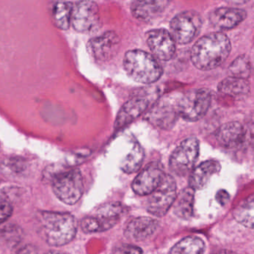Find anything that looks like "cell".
Segmentation results:
<instances>
[{
  "label": "cell",
  "mask_w": 254,
  "mask_h": 254,
  "mask_svg": "<svg viewBox=\"0 0 254 254\" xmlns=\"http://www.w3.org/2000/svg\"><path fill=\"white\" fill-rule=\"evenodd\" d=\"M231 52V44L227 35L214 32L200 38L191 50V62L196 68L207 71L222 64Z\"/></svg>",
  "instance_id": "cell-1"
},
{
  "label": "cell",
  "mask_w": 254,
  "mask_h": 254,
  "mask_svg": "<svg viewBox=\"0 0 254 254\" xmlns=\"http://www.w3.org/2000/svg\"><path fill=\"white\" fill-rule=\"evenodd\" d=\"M38 220L43 239L50 246H64L76 236L78 223L72 214L44 211Z\"/></svg>",
  "instance_id": "cell-2"
},
{
  "label": "cell",
  "mask_w": 254,
  "mask_h": 254,
  "mask_svg": "<svg viewBox=\"0 0 254 254\" xmlns=\"http://www.w3.org/2000/svg\"><path fill=\"white\" fill-rule=\"evenodd\" d=\"M123 66L136 82L151 84L160 79L163 69L155 58L142 50H130L125 54Z\"/></svg>",
  "instance_id": "cell-3"
},
{
  "label": "cell",
  "mask_w": 254,
  "mask_h": 254,
  "mask_svg": "<svg viewBox=\"0 0 254 254\" xmlns=\"http://www.w3.org/2000/svg\"><path fill=\"white\" fill-rule=\"evenodd\" d=\"M52 187L61 201L67 205L75 204L84 193L82 175L78 169L62 171L53 177Z\"/></svg>",
  "instance_id": "cell-4"
},
{
  "label": "cell",
  "mask_w": 254,
  "mask_h": 254,
  "mask_svg": "<svg viewBox=\"0 0 254 254\" xmlns=\"http://www.w3.org/2000/svg\"><path fill=\"white\" fill-rule=\"evenodd\" d=\"M158 95L157 89L146 88L130 98L120 108L114 123V128L120 130L133 123L149 109V107L158 99Z\"/></svg>",
  "instance_id": "cell-5"
},
{
  "label": "cell",
  "mask_w": 254,
  "mask_h": 254,
  "mask_svg": "<svg viewBox=\"0 0 254 254\" xmlns=\"http://www.w3.org/2000/svg\"><path fill=\"white\" fill-rule=\"evenodd\" d=\"M212 94L207 89H197L178 96L180 117L186 121L196 122L204 117L210 107Z\"/></svg>",
  "instance_id": "cell-6"
},
{
  "label": "cell",
  "mask_w": 254,
  "mask_h": 254,
  "mask_svg": "<svg viewBox=\"0 0 254 254\" xmlns=\"http://www.w3.org/2000/svg\"><path fill=\"white\" fill-rule=\"evenodd\" d=\"M178 101V96L172 95L157 99L145 114V120L158 128H172L180 117Z\"/></svg>",
  "instance_id": "cell-7"
},
{
  "label": "cell",
  "mask_w": 254,
  "mask_h": 254,
  "mask_svg": "<svg viewBox=\"0 0 254 254\" xmlns=\"http://www.w3.org/2000/svg\"><path fill=\"white\" fill-rule=\"evenodd\" d=\"M177 184L173 177L165 175L158 187L149 194L146 209L155 217L164 216L174 205L177 198Z\"/></svg>",
  "instance_id": "cell-8"
},
{
  "label": "cell",
  "mask_w": 254,
  "mask_h": 254,
  "mask_svg": "<svg viewBox=\"0 0 254 254\" xmlns=\"http://www.w3.org/2000/svg\"><path fill=\"white\" fill-rule=\"evenodd\" d=\"M202 25L203 20L197 11H184L172 19L170 32L176 43L185 45L194 41L200 34Z\"/></svg>",
  "instance_id": "cell-9"
},
{
  "label": "cell",
  "mask_w": 254,
  "mask_h": 254,
  "mask_svg": "<svg viewBox=\"0 0 254 254\" xmlns=\"http://www.w3.org/2000/svg\"><path fill=\"white\" fill-rule=\"evenodd\" d=\"M198 155V140L194 137L188 138L172 152L169 159V168L175 175L186 176L192 170Z\"/></svg>",
  "instance_id": "cell-10"
},
{
  "label": "cell",
  "mask_w": 254,
  "mask_h": 254,
  "mask_svg": "<svg viewBox=\"0 0 254 254\" xmlns=\"http://www.w3.org/2000/svg\"><path fill=\"white\" fill-rule=\"evenodd\" d=\"M72 26L77 32L91 34L101 26L99 6L93 1L84 0L74 5L72 10Z\"/></svg>",
  "instance_id": "cell-11"
},
{
  "label": "cell",
  "mask_w": 254,
  "mask_h": 254,
  "mask_svg": "<svg viewBox=\"0 0 254 254\" xmlns=\"http://www.w3.org/2000/svg\"><path fill=\"white\" fill-rule=\"evenodd\" d=\"M165 175L161 163L151 162L134 178L131 184L132 190L138 195H149L160 186Z\"/></svg>",
  "instance_id": "cell-12"
},
{
  "label": "cell",
  "mask_w": 254,
  "mask_h": 254,
  "mask_svg": "<svg viewBox=\"0 0 254 254\" xmlns=\"http://www.w3.org/2000/svg\"><path fill=\"white\" fill-rule=\"evenodd\" d=\"M120 44L118 35L109 31L90 40L87 49L95 60L106 62L117 56L120 50Z\"/></svg>",
  "instance_id": "cell-13"
},
{
  "label": "cell",
  "mask_w": 254,
  "mask_h": 254,
  "mask_svg": "<svg viewBox=\"0 0 254 254\" xmlns=\"http://www.w3.org/2000/svg\"><path fill=\"white\" fill-rule=\"evenodd\" d=\"M147 44L151 53L159 60L168 62L174 57L176 51V41L171 32L164 29H153L146 35Z\"/></svg>",
  "instance_id": "cell-14"
},
{
  "label": "cell",
  "mask_w": 254,
  "mask_h": 254,
  "mask_svg": "<svg viewBox=\"0 0 254 254\" xmlns=\"http://www.w3.org/2000/svg\"><path fill=\"white\" fill-rule=\"evenodd\" d=\"M159 226L160 222L155 218L138 217L127 223L124 230V236L130 242H143L155 233Z\"/></svg>",
  "instance_id": "cell-15"
},
{
  "label": "cell",
  "mask_w": 254,
  "mask_h": 254,
  "mask_svg": "<svg viewBox=\"0 0 254 254\" xmlns=\"http://www.w3.org/2000/svg\"><path fill=\"white\" fill-rule=\"evenodd\" d=\"M246 17V11L240 8L221 7L211 13L209 22L218 30H229L240 24Z\"/></svg>",
  "instance_id": "cell-16"
},
{
  "label": "cell",
  "mask_w": 254,
  "mask_h": 254,
  "mask_svg": "<svg viewBox=\"0 0 254 254\" xmlns=\"http://www.w3.org/2000/svg\"><path fill=\"white\" fill-rule=\"evenodd\" d=\"M245 129L237 122L222 125L215 133L218 143L226 148H236L240 146L245 141Z\"/></svg>",
  "instance_id": "cell-17"
},
{
  "label": "cell",
  "mask_w": 254,
  "mask_h": 254,
  "mask_svg": "<svg viewBox=\"0 0 254 254\" xmlns=\"http://www.w3.org/2000/svg\"><path fill=\"white\" fill-rule=\"evenodd\" d=\"M221 170L219 162L209 160L194 168L190 178V187L194 190H202L207 185L212 176Z\"/></svg>",
  "instance_id": "cell-18"
},
{
  "label": "cell",
  "mask_w": 254,
  "mask_h": 254,
  "mask_svg": "<svg viewBox=\"0 0 254 254\" xmlns=\"http://www.w3.org/2000/svg\"><path fill=\"white\" fill-rule=\"evenodd\" d=\"M168 0H133L130 11L135 18L148 21L164 9Z\"/></svg>",
  "instance_id": "cell-19"
},
{
  "label": "cell",
  "mask_w": 254,
  "mask_h": 254,
  "mask_svg": "<svg viewBox=\"0 0 254 254\" xmlns=\"http://www.w3.org/2000/svg\"><path fill=\"white\" fill-rule=\"evenodd\" d=\"M120 220V218H114L96 212V215H88L83 218L80 225L84 233H101L115 227Z\"/></svg>",
  "instance_id": "cell-20"
},
{
  "label": "cell",
  "mask_w": 254,
  "mask_h": 254,
  "mask_svg": "<svg viewBox=\"0 0 254 254\" xmlns=\"http://www.w3.org/2000/svg\"><path fill=\"white\" fill-rule=\"evenodd\" d=\"M218 90L222 94L234 99H241L249 94L251 87L245 78L229 77L223 80L218 86Z\"/></svg>",
  "instance_id": "cell-21"
},
{
  "label": "cell",
  "mask_w": 254,
  "mask_h": 254,
  "mask_svg": "<svg viewBox=\"0 0 254 254\" xmlns=\"http://www.w3.org/2000/svg\"><path fill=\"white\" fill-rule=\"evenodd\" d=\"M194 200V189L191 187L184 189L177 196L174 203V213L179 218L188 219L192 215Z\"/></svg>",
  "instance_id": "cell-22"
},
{
  "label": "cell",
  "mask_w": 254,
  "mask_h": 254,
  "mask_svg": "<svg viewBox=\"0 0 254 254\" xmlns=\"http://www.w3.org/2000/svg\"><path fill=\"white\" fill-rule=\"evenodd\" d=\"M73 5L66 1H57L53 7V19L55 26L62 30H67L72 25Z\"/></svg>",
  "instance_id": "cell-23"
},
{
  "label": "cell",
  "mask_w": 254,
  "mask_h": 254,
  "mask_svg": "<svg viewBox=\"0 0 254 254\" xmlns=\"http://www.w3.org/2000/svg\"><path fill=\"white\" fill-rule=\"evenodd\" d=\"M233 214L239 224L254 229V194L241 202L235 208Z\"/></svg>",
  "instance_id": "cell-24"
},
{
  "label": "cell",
  "mask_w": 254,
  "mask_h": 254,
  "mask_svg": "<svg viewBox=\"0 0 254 254\" xmlns=\"http://www.w3.org/2000/svg\"><path fill=\"white\" fill-rule=\"evenodd\" d=\"M203 241L197 236H187L172 247L170 254H198L204 251Z\"/></svg>",
  "instance_id": "cell-25"
},
{
  "label": "cell",
  "mask_w": 254,
  "mask_h": 254,
  "mask_svg": "<svg viewBox=\"0 0 254 254\" xmlns=\"http://www.w3.org/2000/svg\"><path fill=\"white\" fill-rule=\"evenodd\" d=\"M144 160V151L141 145L136 142L130 152L122 161L120 167L127 174L134 173L140 169Z\"/></svg>",
  "instance_id": "cell-26"
},
{
  "label": "cell",
  "mask_w": 254,
  "mask_h": 254,
  "mask_svg": "<svg viewBox=\"0 0 254 254\" xmlns=\"http://www.w3.org/2000/svg\"><path fill=\"white\" fill-rule=\"evenodd\" d=\"M229 71L232 76L247 79L251 72V65L249 59L244 55L239 56L232 62L229 67Z\"/></svg>",
  "instance_id": "cell-27"
},
{
  "label": "cell",
  "mask_w": 254,
  "mask_h": 254,
  "mask_svg": "<svg viewBox=\"0 0 254 254\" xmlns=\"http://www.w3.org/2000/svg\"><path fill=\"white\" fill-rule=\"evenodd\" d=\"M0 205H1L0 220H1V224H3L11 216L13 213V205L11 203V200H10L6 193H4L3 191L1 192Z\"/></svg>",
  "instance_id": "cell-28"
},
{
  "label": "cell",
  "mask_w": 254,
  "mask_h": 254,
  "mask_svg": "<svg viewBox=\"0 0 254 254\" xmlns=\"http://www.w3.org/2000/svg\"><path fill=\"white\" fill-rule=\"evenodd\" d=\"M114 253H116V254H141L142 253V250L135 245H123L115 248Z\"/></svg>",
  "instance_id": "cell-29"
},
{
  "label": "cell",
  "mask_w": 254,
  "mask_h": 254,
  "mask_svg": "<svg viewBox=\"0 0 254 254\" xmlns=\"http://www.w3.org/2000/svg\"><path fill=\"white\" fill-rule=\"evenodd\" d=\"M215 197L219 204L224 206L228 203L229 200H230V194L226 190H221L217 192Z\"/></svg>",
  "instance_id": "cell-30"
},
{
  "label": "cell",
  "mask_w": 254,
  "mask_h": 254,
  "mask_svg": "<svg viewBox=\"0 0 254 254\" xmlns=\"http://www.w3.org/2000/svg\"><path fill=\"white\" fill-rule=\"evenodd\" d=\"M249 0H230V2L233 4H236V5H242V4L245 3V2H248Z\"/></svg>",
  "instance_id": "cell-31"
}]
</instances>
